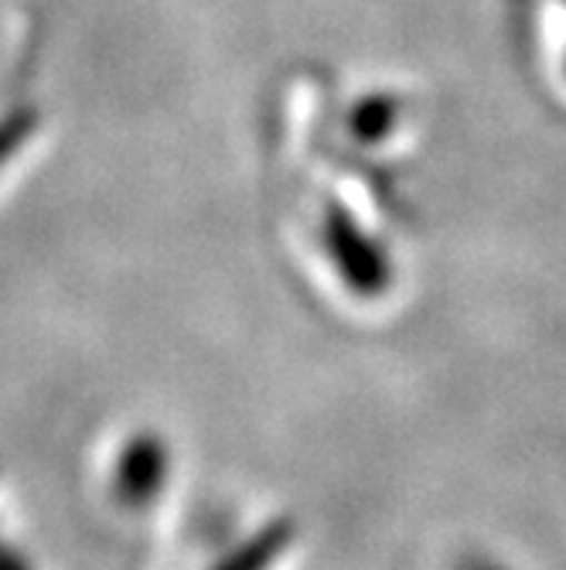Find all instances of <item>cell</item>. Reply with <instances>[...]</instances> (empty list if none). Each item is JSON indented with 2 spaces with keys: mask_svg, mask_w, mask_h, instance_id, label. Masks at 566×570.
<instances>
[{
  "mask_svg": "<svg viewBox=\"0 0 566 570\" xmlns=\"http://www.w3.org/2000/svg\"><path fill=\"white\" fill-rule=\"evenodd\" d=\"M478 570H498V567H491V563H481Z\"/></svg>",
  "mask_w": 566,
  "mask_h": 570,
  "instance_id": "obj_1",
  "label": "cell"
},
{
  "mask_svg": "<svg viewBox=\"0 0 566 570\" xmlns=\"http://www.w3.org/2000/svg\"><path fill=\"white\" fill-rule=\"evenodd\" d=\"M563 69H566V66H563Z\"/></svg>",
  "mask_w": 566,
  "mask_h": 570,
  "instance_id": "obj_2",
  "label": "cell"
}]
</instances>
